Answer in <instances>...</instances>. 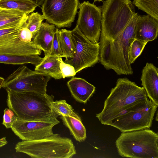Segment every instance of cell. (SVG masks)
Here are the masks:
<instances>
[{
    "label": "cell",
    "mask_w": 158,
    "mask_h": 158,
    "mask_svg": "<svg viewBox=\"0 0 158 158\" xmlns=\"http://www.w3.org/2000/svg\"><path fill=\"white\" fill-rule=\"evenodd\" d=\"M19 37L21 40L25 42H31L33 38L32 33L25 26L24 23L19 31Z\"/></svg>",
    "instance_id": "obj_31"
},
{
    "label": "cell",
    "mask_w": 158,
    "mask_h": 158,
    "mask_svg": "<svg viewBox=\"0 0 158 158\" xmlns=\"http://www.w3.org/2000/svg\"><path fill=\"white\" fill-rule=\"evenodd\" d=\"M138 15L135 13L123 31L114 40L99 41V61L106 69H112L118 75L133 73L128 53L130 46L135 39Z\"/></svg>",
    "instance_id": "obj_1"
},
{
    "label": "cell",
    "mask_w": 158,
    "mask_h": 158,
    "mask_svg": "<svg viewBox=\"0 0 158 158\" xmlns=\"http://www.w3.org/2000/svg\"><path fill=\"white\" fill-rule=\"evenodd\" d=\"M41 50L33 41L25 42L19 35L0 41V54L15 55H40Z\"/></svg>",
    "instance_id": "obj_13"
},
{
    "label": "cell",
    "mask_w": 158,
    "mask_h": 158,
    "mask_svg": "<svg viewBox=\"0 0 158 158\" xmlns=\"http://www.w3.org/2000/svg\"><path fill=\"white\" fill-rule=\"evenodd\" d=\"M73 98L79 102L85 104L95 92V87L84 79L74 77L67 82Z\"/></svg>",
    "instance_id": "obj_16"
},
{
    "label": "cell",
    "mask_w": 158,
    "mask_h": 158,
    "mask_svg": "<svg viewBox=\"0 0 158 158\" xmlns=\"http://www.w3.org/2000/svg\"><path fill=\"white\" fill-rule=\"evenodd\" d=\"M157 107L148 98L122 112L109 125L122 132L149 129Z\"/></svg>",
    "instance_id": "obj_7"
},
{
    "label": "cell",
    "mask_w": 158,
    "mask_h": 158,
    "mask_svg": "<svg viewBox=\"0 0 158 158\" xmlns=\"http://www.w3.org/2000/svg\"><path fill=\"white\" fill-rule=\"evenodd\" d=\"M158 21L148 15H138L135 27V39L148 42L158 35Z\"/></svg>",
    "instance_id": "obj_14"
},
{
    "label": "cell",
    "mask_w": 158,
    "mask_h": 158,
    "mask_svg": "<svg viewBox=\"0 0 158 158\" xmlns=\"http://www.w3.org/2000/svg\"><path fill=\"white\" fill-rule=\"evenodd\" d=\"M60 30L56 28L54 35L51 51L48 55L63 57L60 42Z\"/></svg>",
    "instance_id": "obj_28"
},
{
    "label": "cell",
    "mask_w": 158,
    "mask_h": 158,
    "mask_svg": "<svg viewBox=\"0 0 158 158\" xmlns=\"http://www.w3.org/2000/svg\"><path fill=\"white\" fill-rule=\"evenodd\" d=\"M15 149L16 152L35 158H70L76 154L72 140L57 134L40 139L19 142Z\"/></svg>",
    "instance_id": "obj_5"
},
{
    "label": "cell",
    "mask_w": 158,
    "mask_h": 158,
    "mask_svg": "<svg viewBox=\"0 0 158 158\" xmlns=\"http://www.w3.org/2000/svg\"><path fill=\"white\" fill-rule=\"evenodd\" d=\"M158 69L152 63H147L143 67L141 77V85L148 97L158 106Z\"/></svg>",
    "instance_id": "obj_15"
},
{
    "label": "cell",
    "mask_w": 158,
    "mask_h": 158,
    "mask_svg": "<svg viewBox=\"0 0 158 158\" xmlns=\"http://www.w3.org/2000/svg\"><path fill=\"white\" fill-rule=\"evenodd\" d=\"M55 26L47 22H42L39 30L33 38L32 41L34 44L44 51L45 56L48 55L51 52L56 29Z\"/></svg>",
    "instance_id": "obj_17"
},
{
    "label": "cell",
    "mask_w": 158,
    "mask_h": 158,
    "mask_svg": "<svg viewBox=\"0 0 158 158\" xmlns=\"http://www.w3.org/2000/svg\"><path fill=\"white\" fill-rule=\"evenodd\" d=\"M147 98L143 87L127 78H119L105 100L102 110L96 114V117L102 124L109 125L122 112Z\"/></svg>",
    "instance_id": "obj_3"
},
{
    "label": "cell",
    "mask_w": 158,
    "mask_h": 158,
    "mask_svg": "<svg viewBox=\"0 0 158 158\" xmlns=\"http://www.w3.org/2000/svg\"><path fill=\"white\" fill-rule=\"evenodd\" d=\"M28 15L15 10L0 9V29L18 26L26 21Z\"/></svg>",
    "instance_id": "obj_18"
},
{
    "label": "cell",
    "mask_w": 158,
    "mask_h": 158,
    "mask_svg": "<svg viewBox=\"0 0 158 158\" xmlns=\"http://www.w3.org/2000/svg\"><path fill=\"white\" fill-rule=\"evenodd\" d=\"M77 25L81 32L92 42H99L102 27L101 6L89 1L79 3Z\"/></svg>",
    "instance_id": "obj_11"
},
{
    "label": "cell",
    "mask_w": 158,
    "mask_h": 158,
    "mask_svg": "<svg viewBox=\"0 0 158 158\" xmlns=\"http://www.w3.org/2000/svg\"><path fill=\"white\" fill-rule=\"evenodd\" d=\"M53 111L59 116H73L76 114L72 106L69 104L64 100L53 101L51 103Z\"/></svg>",
    "instance_id": "obj_25"
},
{
    "label": "cell",
    "mask_w": 158,
    "mask_h": 158,
    "mask_svg": "<svg viewBox=\"0 0 158 158\" xmlns=\"http://www.w3.org/2000/svg\"><path fill=\"white\" fill-rule=\"evenodd\" d=\"M5 79L3 77H0V89L4 82Z\"/></svg>",
    "instance_id": "obj_34"
},
{
    "label": "cell",
    "mask_w": 158,
    "mask_h": 158,
    "mask_svg": "<svg viewBox=\"0 0 158 158\" xmlns=\"http://www.w3.org/2000/svg\"><path fill=\"white\" fill-rule=\"evenodd\" d=\"M2 124L6 128L11 127L18 119L14 112L10 109L6 108L4 110Z\"/></svg>",
    "instance_id": "obj_29"
},
{
    "label": "cell",
    "mask_w": 158,
    "mask_h": 158,
    "mask_svg": "<svg viewBox=\"0 0 158 158\" xmlns=\"http://www.w3.org/2000/svg\"><path fill=\"white\" fill-rule=\"evenodd\" d=\"M132 3L158 21V0H134Z\"/></svg>",
    "instance_id": "obj_24"
},
{
    "label": "cell",
    "mask_w": 158,
    "mask_h": 158,
    "mask_svg": "<svg viewBox=\"0 0 158 158\" xmlns=\"http://www.w3.org/2000/svg\"><path fill=\"white\" fill-rule=\"evenodd\" d=\"M115 144L123 157L158 158V134L149 129L122 132Z\"/></svg>",
    "instance_id": "obj_4"
},
{
    "label": "cell",
    "mask_w": 158,
    "mask_h": 158,
    "mask_svg": "<svg viewBox=\"0 0 158 158\" xmlns=\"http://www.w3.org/2000/svg\"><path fill=\"white\" fill-rule=\"evenodd\" d=\"M51 77L48 74L32 70L22 65L4 80L2 87L13 92L45 94L48 82Z\"/></svg>",
    "instance_id": "obj_8"
},
{
    "label": "cell",
    "mask_w": 158,
    "mask_h": 158,
    "mask_svg": "<svg viewBox=\"0 0 158 158\" xmlns=\"http://www.w3.org/2000/svg\"><path fill=\"white\" fill-rule=\"evenodd\" d=\"M7 105L17 117L24 121H54L58 116L52 111L54 96L47 93L15 92L6 90Z\"/></svg>",
    "instance_id": "obj_2"
},
{
    "label": "cell",
    "mask_w": 158,
    "mask_h": 158,
    "mask_svg": "<svg viewBox=\"0 0 158 158\" xmlns=\"http://www.w3.org/2000/svg\"><path fill=\"white\" fill-rule=\"evenodd\" d=\"M60 118L77 141L81 142L85 140L86 138V129L77 114L73 116H60Z\"/></svg>",
    "instance_id": "obj_20"
},
{
    "label": "cell",
    "mask_w": 158,
    "mask_h": 158,
    "mask_svg": "<svg viewBox=\"0 0 158 158\" xmlns=\"http://www.w3.org/2000/svg\"><path fill=\"white\" fill-rule=\"evenodd\" d=\"M37 6L30 0H0V9L15 10L28 15Z\"/></svg>",
    "instance_id": "obj_21"
},
{
    "label": "cell",
    "mask_w": 158,
    "mask_h": 158,
    "mask_svg": "<svg viewBox=\"0 0 158 158\" xmlns=\"http://www.w3.org/2000/svg\"><path fill=\"white\" fill-rule=\"evenodd\" d=\"M79 3V0H44L42 5L43 15L47 22L59 28L70 27Z\"/></svg>",
    "instance_id": "obj_10"
},
{
    "label": "cell",
    "mask_w": 158,
    "mask_h": 158,
    "mask_svg": "<svg viewBox=\"0 0 158 158\" xmlns=\"http://www.w3.org/2000/svg\"><path fill=\"white\" fill-rule=\"evenodd\" d=\"M35 4L37 6H39L42 5L44 0H30Z\"/></svg>",
    "instance_id": "obj_33"
},
{
    "label": "cell",
    "mask_w": 158,
    "mask_h": 158,
    "mask_svg": "<svg viewBox=\"0 0 158 158\" xmlns=\"http://www.w3.org/2000/svg\"><path fill=\"white\" fill-rule=\"evenodd\" d=\"M60 42L63 53V57L72 58L76 52V49L73 41L71 31L66 29L60 30Z\"/></svg>",
    "instance_id": "obj_23"
},
{
    "label": "cell",
    "mask_w": 158,
    "mask_h": 158,
    "mask_svg": "<svg viewBox=\"0 0 158 158\" xmlns=\"http://www.w3.org/2000/svg\"><path fill=\"white\" fill-rule=\"evenodd\" d=\"M95 1H99V2H100V1H102L104 0H94Z\"/></svg>",
    "instance_id": "obj_35"
},
{
    "label": "cell",
    "mask_w": 158,
    "mask_h": 158,
    "mask_svg": "<svg viewBox=\"0 0 158 158\" xmlns=\"http://www.w3.org/2000/svg\"><path fill=\"white\" fill-rule=\"evenodd\" d=\"M148 42L135 39L131 44L129 48L128 56L131 64L141 54Z\"/></svg>",
    "instance_id": "obj_27"
},
{
    "label": "cell",
    "mask_w": 158,
    "mask_h": 158,
    "mask_svg": "<svg viewBox=\"0 0 158 158\" xmlns=\"http://www.w3.org/2000/svg\"><path fill=\"white\" fill-rule=\"evenodd\" d=\"M44 19L43 15L38 12L32 13L28 15L24 25L32 33L33 38L39 30L41 24Z\"/></svg>",
    "instance_id": "obj_26"
},
{
    "label": "cell",
    "mask_w": 158,
    "mask_h": 158,
    "mask_svg": "<svg viewBox=\"0 0 158 158\" xmlns=\"http://www.w3.org/2000/svg\"><path fill=\"white\" fill-rule=\"evenodd\" d=\"M60 57L45 56L40 63L35 66V70L48 74L55 79H61L62 77L60 68Z\"/></svg>",
    "instance_id": "obj_19"
},
{
    "label": "cell",
    "mask_w": 158,
    "mask_h": 158,
    "mask_svg": "<svg viewBox=\"0 0 158 158\" xmlns=\"http://www.w3.org/2000/svg\"><path fill=\"white\" fill-rule=\"evenodd\" d=\"M42 58L39 55H15L0 54V63L14 65L30 63L35 66L39 64Z\"/></svg>",
    "instance_id": "obj_22"
},
{
    "label": "cell",
    "mask_w": 158,
    "mask_h": 158,
    "mask_svg": "<svg viewBox=\"0 0 158 158\" xmlns=\"http://www.w3.org/2000/svg\"><path fill=\"white\" fill-rule=\"evenodd\" d=\"M59 123L58 120L44 122L24 121L18 119L10 128L22 140H36L53 135V127Z\"/></svg>",
    "instance_id": "obj_12"
},
{
    "label": "cell",
    "mask_w": 158,
    "mask_h": 158,
    "mask_svg": "<svg viewBox=\"0 0 158 158\" xmlns=\"http://www.w3.org/2000/svg\"><path fill=\"white\" fill-rule=\"evenodd\" d=\"M72 38L76 49L73 57L65 58L64 62L73 66L76 73L92 66L99 61V43L89 40L81 32L78 26L71 31Z\"/></svg>",
    "instance_id": "obj_9"
},
{
    "label": "cell",
    "mask_w": 158,
    "mask_h": 158,
    "mask_svg": "<svg viewBox=\"0 0 158 158\" xmlns=\"http://www.w3.org/2000/svg\"><path fill=\"white\" fill-rule=\"evenodd\" d=\"M60 68L62 74V78L65 77H73L76 74L75 69L72 65L65 63L60 58Z\"/></svg>",
    "instance_id": "obj_30"
},
{
    "label": "cell",
    "mask_w": 158,
    "mask_h": 158,
    "mask_svg": "<svg viewBox=\"0 0 158 158\" xmlns=\"http://www.w3.org/2000/svg\"><path fill=\"white\" fill-rule=\"evenodd\" d=\"M7 143L6 137H3L0 139V148L6 145Z\"/></svg>",
    "instance_id": "obj_32"
},
{
    "label": "cell",
    "mask_w": 158,
    "mask_h": 158,
    "mask_svg": "<svg viewBox=\"0 0 158 158\" xmlns=\"http://www.w3.org/2000/svg\"><path fill=\"white\" fill-rule=\"evenodd\" d=\"M101 7L102 27L99 41L115 39L136 13L130 0H106Z\"/></svg>",
    "instance_id": "obj_6"
}]
</instances>
